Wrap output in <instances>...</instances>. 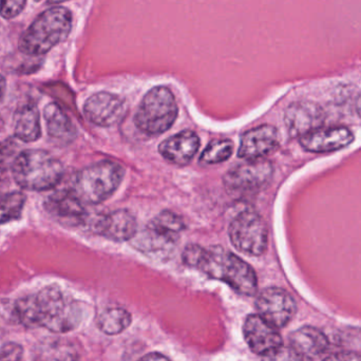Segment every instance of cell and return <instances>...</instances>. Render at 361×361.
I'll list each match as a JSON object with an SVG mask.
<instances>
[{"instance_id":"3","label":"cell","mask_w":361,"mask_h":361,"mask_svg":"<svg viewBox=\"0 0 361 361\" xmlns=\"http://www.w3.org/2000/svg\"><path fill=\"white\" fill-rule=\"evenodd\" d=\"M72 29V14L63 6L44 11L19 39V51L29 56H40L67 39Z\"/></svg>"},{"instance_id":"5","label":"cell","mask_w":361,"mask_h":361,"mask_svg":"<svg viewBox=\"0 0 361 361\" xmlns=\"http://www.w3.org/2000/svg\"><path fill=\"white\" fill-rule=\"evenodd\" d=\"M124 169L112 161H102L80 171L73 183V192L82 204H99L120 187Z\"/></svg>"},{"instance_id":"14","label":"cell","mask_w":361,"mask_h":361,"mask_svg":"<svg viewBox=\"0 0 361 361\" xmlns=\"http://www.w3.org/2000/svg\"><path fill=\"white\" fill-rule=\"evenodd\" d=\"M279 146V133L271 125H262L244 133L238 157L243 160H259Z\"/></svg>"},{"instance_id":"8","label":"cell","mask_w":361,"mask_h":361,"mask_svg":"<svg viewBox=\"0 0 361 361\" xmlns=\"http://www.w3.org/2000/svg\"><path fill=\"white\" fill-rule=\"evenodd\" d=\"M273 173V165L269 161L263 159L250 160L227 171L224 176V185L227 190L233 193H254L269 184Z\"/></svg>"},{"instance_id":"20","label":"cell","mask_w":361,"mask_h":361,"mask_svg":"<svg viewBox=\"0 0 361 361\" xmlns=\"http://www.w3.org/2000/svg\"><path fill=\"white\" fill-rule=\"evenodd\" d=\"M14 135L17 139L25 143L36 142L42 137L40 114L34 104H25L15 111Z\"/></svg>"},{"instance_id":"27","label":"cell","mask_w":361,"mask_h":361,"mask_svg":"<svg viewBox=\"0 0 361 361\" xmlns=\"http://www.w3.org/2000/svg\"><path fill=\"white\" fill-rule=\"evenodd\" d=\"M18 145L13 139L4 140L0 142V171H4L8 167H12L19 152H17Z\"/></svg>"},{"instance_id":"4","label":"cell","mask_w":361,"mask_h":361,"mask_svg":"<svg viewBox=\"0 0 361 361\" xmlns=\"http://www.w3.org/2000/svg\"><path fill=\"white\" fill-rule=\"evenodd\" d=\"M11 169L16 184L31 191L54 188L63 179L65 171L61 161L42 149L19 152Z\"/></svg>"},{"instance_id":"1","label":"cell","mask_w":361,"mask_h":361,"mask_svg":"<svg viewBox=\"0 0 361 361\" xmlns=\"http://www.w3.org/2000/svg\"><path fill=\"white\" fill-rule=\"evenodd\" d=\"M17 319L27 328H44L55 334L75 330L84 319V309L78 301L49 286L17 301Z\"/></svg>"},{"instance_id":"29","label":"cell","mask_w":361,"mask_h":361,"mask_svg":"<svg viewBox=\"0 0 361 361\" xmlns=\"http://www.w3.org/2000/svg\"><path fill=\"white\" fill-rule=\"evenodd\" d=\"M27 0H0V16L13 19L25 10Z\"/></svg>"},{"instance_id":"22","label":"cell","mask_w":361,"mask_h":361,"mask_svg":"<svg viewBox=\"0 0 361 361\" xmlns=\"http://www.w3.org/2000/svg\"><path fill=\"white\" fill-rule=\"evenodd\" d=\"M34 361H80L75 345L63 338H47L34 350Z\"/></svg>"},{"instance_id":"6","label":"cell","mask_w":361,"mask_h":361,"mask_svg":"<svg viewBox=\"0 0 361 361\" xmlns=\"http://www.w3.org/2000/svg\"><path fill=\"white\" fill-rule=\"evenodd\" d=\"M178 116V105L173 92L166 87H154L146 93L135 116L142 133L159 135L169 130Z\"/></svg>"},{"instance_id":"12","label":"cell","mask_w":361,"mask_h":361,"mask_svg":"<svg viewBox=\"0 0 361 361\" xmlns=\"http://www.w3.org/2000/svg\"><path fill=\"white\" fill-rule=\"evenodd\" d=\"M243 334L250 349L258 355H265L283 345L277 329L267 324L259 315H250L246 318Z\"/></svg>"},{"instance_id":"24","label":"cell","mask_w":361,"mask_h":361,"mask_svg":"<svg viewBox=\"0 0 361 361\" xmlns=\"http://www.w3.org/2000/svg\"><path fill=\"white\" fill-rule=\"evenodd\" d=\"M25 200V195L21 191H12L0 197V224L20 218Z\"/></svg>"},{"instance_id":"21","label":"cell","mask_w":361,"mask_h":361,"mask_svg":"<svg viewBox=\"0 0 361 361\" xmlns=\"http://www.w3.org/2000/svg\"><path fill=\"white\" fill-rule=\"evenodd\" d=\"M44 118L47 131L52 139L69 143L76 137V129L61 106L50 103L44 107Z\"/></svg>"},{"instance_id":"26","label":"cell","mask_w":361,"mask_h":361,"mask_svg":"<svg viewBox=\"0 0 361 361\" xmlns=\"http://www.w3.org/2000/svg\"><path fill=\"white\" fill-rule=\"evenodd\" d=\"M150 223L158 228L171 233V235H178V237H179L180 233L185 229V223L182 216L171 210H163L156 218L152 219Z\"/></svg>"},{"instance_id":"7","label":"cell","mask_w":361,"mask_h":361,"mask_svg":"<svg viewBox=\"0 0 361 361\" xmlns=\"http://www.w3.org/2000/svg\"><path fill=\"white\" fill-rule=\"evenodd\" d=\"M228 235L233 245L243 254L257 257L267 250V224L255 210L247 208L235 214L229 224Z\"/></svg>"},{"instance_id":"35","label":"cell","mask_w":361,"mask_h":361,"mask_svg":"<svg viewBox=\"0 0 361 361\" xmlns=\"http://www.w3.org/2000/svg\"><path fill=\"white\" fill-rule=\"evenodd\" d=\"M35 1H40V0H35Z\"/></svg>"},{"instance_id":"19","label":"cell","mask_w":361,"mask_h":361,"mask_svg":"<svg viewBox=\"0 0 361 361\" xmlns=\"http://www.w3.org/2000/svg\"><path fill=\"white\" fill-rule=\"evenodd\" d=\"M44 207L49 214L67 222H78L85 216L84 204L72 189L56 191L51 195Z\"/></svg>"},{"instance_id":"11","label":"cell","mask_w":361,"mask_h":361,"mask_svg":"<svg viewBox=\"0 0 361 361\" xmlns=\"http://www.w3.org/2000/svg\"><path fill=\"white\" fill-rule=\"evenodd\" d=\"M127 106L124 99L109 92H99L87 99L84 114L87 120L99 127L118 124L126 116Z\"/></svg>"},{"instance_id":"28","label":"cell","mask_w":361,"mask_h":361,"mask_svg":"<svg viewBox=\"0 0 361 361\" xmlns=\"http://www.w3.org/2000/svg\"><path fill=\"white\" fill-rule=\"evenodd\" d=\"M260 361H303L302 356L292 347H281L262 355Z\"/></svg>"},{"instance_id":"34","label":"cell","mask_w":361,"mask_h":361,"mask_svg":"<svg viewBox=\"0 0 361 361\" xmlns=\"http://www.w3.org/2000/svg\"><path fill=\"white\" fill-rule=\"evenodd\" d=\"M68 1V0H48L47 4H63V2Z\"/></svg>"},{"instance_id":"25","label":"cell","mask_w":361,"mask_h":361,"mask_svg":"<svg viewBox=\"0 0 361 361\" xmlns=\"http://www.w3.org/2000/svg\"><path fill=\"white\" fill-rule=\"evenodd\" d=\"M233 152V143L231 140H216L210 142L202 152L200 163L202 164H220L231 158Z\"/></svg>"},{"instance_id":"9","label":"cell","mask_w":361,"mask_h":361,"mask_svg":"<svg viewBox=\"0 0 361 361\" xmlns=\"http://www.w3.org/2000/svg\"><path fill=\"white\" fill-rule=\"evenodd\" d=\"M256 307L258 315L276 329L288 326L297 311L292 295L280 288L263 290L257 298Z\"/></svg>"},{"instance_id":"31","label":"cell","mask_w":361,"mask_h":361,"mask_svg":"<svg viewBox=\"0 0 361 361\" xmlns=\"http://www.w3.org/2000/svg\"><path fill=\"white\" fill-rule=\"evenodd\" d=\"M139 361H171L162 354L150 353L143 356Z\"/></svg>"},{"instance_id":"15","label":"cell","mask_w":361,"mask_h":361,"mask_svg":"<svg viewBox=\"0 0 361 361\" xmlns=\"http://www.w3.org/2000/svg\"><path fill=\"white\" fill-rule=\"evenodd\" d=\"M178 238V235L166 233L149 222L145 228L137 231L131 242L143 254L165 260L175 250Z\"/></svg>"},{"instance_id":"10","label":"cell","mask_w":361,"mask_h":361,"mask_svg":"<svg viewBox=\"0 0 361 361\" xmlns=\"http://www.w3.org/2000/svg\"><path fill=\"white\" fill-rule=\"evenodd\" d=\"M326 112L318 104L299 101L290 104L284 114V123L290 137L300 139L324 127Z\"/></svg>"},{"instance_id":"23","label":"cell","mask_w":361,"mask_h":361,"mask_svg":"<svg viewBox=\"0 0 361 361\" xmlns=\"http://www.w3.org/2000/svg\"><path fill=\"white\" fill-rule=\"evenodd\" d=\"M131 324V315L122 307L105 310L97 318V326L107 335H116L124 332Z\"/></svg>"},{"instance_id":"36","label":"cell","mask_w":361,"mask_h":361,"mask_svg":"<svg viewBox=\"0 0 361 361\" xmlns=\"http://www.w3.org/2000/svg\"><path fill=\"white\" fill-rule=\"evenodd\" d=\"M0 182H1V178H0Z\"/></svg>"},{"instance_id":"17","label":"cell","mask_w":361,"mask_h":361,"mask_svg":"<svg viewBox=\"0 0 361 361\" xmlns=\"http://www.w3.org/2000/svg\"><path fill=\"white\" fill-rule=\"evenodd\" d=\"M199 147V137L193 131L185 130L163 142L159 152L165 160L183 166L191 162Z\"/></svg>"},{"instance_id":"18","label":"cell","mask_w":361,"mask_h":361,"mask_svg":"<svg viewBox=\"0 0 361 361\" xmlns=\"http://www.w3.org/2000/svg\"><path fill=\"white\" fill-rule=\"evenodd\" d=\"M290 347L303 358L315 360L329 349L330 341L324 332L314 326H302L290 335Z\"/></svg>"},{"instance_id":"2","label":"cell","mask_w":361,"mask_h":361,"mask_svg":"<svg viewBox=\"0 0 361 361\" xmlns=\"http://www.w3.org/2000/svg\"><path fill=\"white\" fill-rule=\"evenodd\" d=\"M183 261L208 277L225 282L244 296H254L258 290V280L252 267L226 248H203L190 244L183 252Z\"/></svg>"},{"instance_id":"32","label":"cell","mask_w":361,"mask_h":361,"mask_svg":"<svg viewBox=\"0 0 361 361\" xmlns=\"http://www.w3.org/2000/svg\"><path fill=\"white\" fill-rule=\"evenodd\" d=\"M6 78L0 74V103H1L2 99H4V94H6Z\"/></svg>"},{"instance_id":"16","label":"cell","mask_w":361,"mask_h":361,"mask_svg":"<svg viewBox=\"0 0 361 361\" xmlns=\"http://www.w3.org/2000/svg\"><path fill=\"white\" fill-rule=\"evenodd\" d=\"M95 233L112 241L131 240L137 231L135 216L127 209H118L99 216L94 223Z\"/></svg>"},{"instance_id":"33","label":"cell","mask_w":361,"mask_h":361,"mask_svg":"<svg viewBox=\"0 0 361 361\" xmlns=\"http://www.w3.org/2000/svg\"><path fill=\"white\" fill-rule=\"evenodd\" d=\"M356 111H357L358 116L361 118V93L357 99H356Z\"/></svg>"},{"instance_id":"30","label":"cell","mask_w":361,"mask_h":361,"mask_svg":"<svg viewBox=\"0 0 361 361\" xmlns=\"http://www.w3.org/2000/svg\"><path fill=\"white\" fill-rule=\"evenodd\" d=\"M322 361H361V354L355 352H338L331 354Z\"/></svg>"},{"instance_id":"13","label":"cell","mask_w":361,"mask_h":361,"mask_svg":"<svg viewBox=\"0 0 361 361\" xmlns=\"http://www.w3.org/2000/svg\"><path fill=\"white\" fill-rule=\"evenodd\" d=\"M353 141L354 135L352 131L343 126L328 128L322 127L299 139L303 149L315 154L337 152L348 147Z\"/></svg>"}]
</instances>
